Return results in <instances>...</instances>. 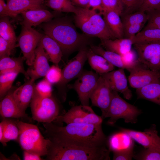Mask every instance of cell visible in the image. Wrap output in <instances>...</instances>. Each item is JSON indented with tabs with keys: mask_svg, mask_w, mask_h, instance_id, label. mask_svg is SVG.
<instances>
[{
	"mask_svg": "<svg viewBox=\"0 0 160 160\" xmlns=\"http://www.w3.org/2000/svg\"><path fill=\"white\" fill-rule=\"evenodd\" d=\"M102 124L71 123L62 126L53 122L43 123L44 133L51 141L61 145L88 148L108 147V137Z\"/></svg>",
	"mask_w": 160,
	"mask_h": 160,
	"instance_id": "cell-1",
	"label": "cell"
},
{
	"mask_svg": "<svg viewBox=\"0 0 160 160\" xmlns=\"http://www.w3.org/2000/svg\"><path fill=\"white\" fill-rule=\"evenodd\" d=\"M44 33L55 40L63 53H69L82 46L84 38L68 20L64 18L51 20L40 24Z\"/></svg>",
	"mask_w": 160,
	"mask_h": 160,
	"instance_id": "cell-2",
	"label": "cell"
},
{
	"mask_svg": "<svg viewBox=\"0 0 160 160\" xmlns=\"http://www.w3.org/2000/svg\"><path fill=\"white\" fill-rule=\"evenodd\" d=\"M108 147L95 148L65 145L50 140L46 159L49 160H109Z\"/></svg>",
	"mask_w": 160,
	"mask_h": 160,
	"instance_id": "cell-3",
	"label": "cell"
},
{
	"mask_svg": "<svg viewBox=\"0 0 160 160\" xmlns=\"http://www.w3.org/2000/svg\"><path fill=\"white\" fill-rule=\"evenodd\" d=\"M74 14L76 26L86 35L97 37L101 41L116 39L103 18L97 12L78 7Z\"/></svg>",
	"mask_w": 160,
	"mask_h": 160,
	"instance_id": "cell-4",
	"label": "cell"
},
{
	"mask_svg": "<svg viewBox=\"0 0 160 160\" xmlns=\"http://www.w3.org/2000/svg\"><path fill=\"white\" fill-rule=\"evenodd\" d=\"M19 129L18 141L24 150L41 156H46L50 140L45 139L36 125L15 121Z\"/></svg>",
	"mask_w": 160,
	"mask_h": 160,
	"instance_id": "cell-5",
	"label": "cell"
},
{
	"mask_svg": "<svg viewBox=\"0 0 160 160\" xmlns=\"http://www.w3.org/2000/svg\"><path fill=\"white\" fill-rule=\"evenodd\" d=\"M30 106L32 119L39 122H53L60 115V106L56 100L52 96L47 97L40 96L35 89Z\"/></svg>",
	"mask_w": 160,
	"mask_h": 160,
	"instance_id": "cell-6",
	"label": "cell"
},
{
	"mask_svg": "<svg viewBox=\"0 0 160 160\" xmlns=\"http://www.w3.org/2000/svg\"><path fill=\"white\" fill-rule=\"evenodd\" d=\"M141 113L137 107L122 99L118 92L112 90L111 100L106 116V118H110L108 124L113 125L120 119H124L126 123H135Z\"/></svg>",
	"mask_w": 160,
	"mask_h": 160,
	"instance_id": "cell-7",
	"label": "cell"
},
{
	"mask_svg": "<svg viewBox=\"0 0 160 160\" xmlns=\"http://www.w3.org/2000/svg\"><path fill=\"white\" fill-rule=\"evenodd\" d=\"M88 49L85 47L81 49L77 54L71 60L62 71L60 81L57 83L62 100L65 101L66 97L65 88L68 83L77 77L83 71L84 63L87 59Z\"/></svg>",
	"mask_w": 160,
	"mask_h": 160,
	"instance_id": "cell-8",
	"label": "cell"
},
{
	"mask_svg": "<svg viewBox=\"0 0 160 160\" xmlns=\"http://www.w3.org/2000/svg\"><path fill=\"white\" fill-rule=\"evenodd\" d=\"M103 120L89 105L81 104L72 107L65 113L58 116L54 122L100 124Z\"/></svg>",
	"mask_w": 160,
	"mask_h": 160,
	"instance_id": "cell-9",
	"label": "cell"
},
{
	"mask_svg": "<svg viewBox=\"0 0 160 160\" xmlns=\"http://www.w3.org/2000/svg\"><path fill=\"white\" fill-rule=\"evenodd\" d=\"M133 45L141 64L152 71H160V41Z\"/></svg>",
	"mask_w": 160,
	"mask_h": 160,
	"instance_id": "cell-10",
	"label": "cell"
},
{
	"mask_svg": "<svg viewBox=\"0 0 160 160\" xmlns=\"http://www.w3.org/2000/svg\"><path fill=\"white\" fill-rule=\"evenodd\" d=\"M100 75L91 71H82L75 82L68 86L77 92L81 104L89 105V100L95 88Z\"/></svg>",
	"mask_w": 160,
	"mask_h": 160,
	"instance_id": "cell-11",
	"label": "cell"
},
{
	"mask_svg": "<svg viewBox=\"0 0 160 160\" xmlns=\"http://www.w3.org/2000/svg\"><path fill=\"white\" fill-rule=\"evenodd\" d=\"M43 34L32 28L22 26L20 33L17 39L18 45L27 65L31 66L35 58V51Z\"/></svg>",
	"mask_w": 160,
	"mask_h": 160,
	"instance_id": "cell-12",
	"label": "cell"
},
{
	"mask_svg": "<svg viewBox=\"0 0 160 160\" xmlns=\"http://www.w3.org/2000/svg\"><path fill=\"white\" fill-rule=\"evenodd\" d=\"M128 71L130 72L128 77L129 84L136 89L153 83H160V71L151 70L140 62Z\"/></svg>",
	"mask_w": 160,
	"mask_h": 160,
	"instance_id": "cell-13",
	"label": "cell"
},
{
	"mask_svg": "<svg viewBox=\"0 0 160 160\" xmlns=\"http://www.w3.org/2000/svg\"><path fill=\"white\" fill-rule=\"evenodd\" d=\"M112 90L106 80L100 75L97 84L90 97L92 105L101 110V117L106 118L111 98Z\"/></svg>",
	"mask_w": 160,
	"mask_h": 160,
	"instance_id": "cell-14",
	"label": "cell"
},
{
	"mask_svg": "<svg viewBox=\"0 0 160 160\" xmlns=\"http://www.w3.org/2000/svg\"><path fill=\"white\" fill-rule=\"evenodd\" d=\"M120 130L145 148H153L160 151V137L155 126L146 129L143 132L124 128H121Z\"/></svg>",
	"mask_w": 160,
	"mask_h": 160,
	"instance_id": "cell-15",
	"label": "cell"
},
{
	"mask_svg": "<svg viewBox=\"0 0 160 160\" xmlns=\"http://www.w3.org/2000/svg\"><path fill=\"white\" fill-rule=\"evenodd\" d=\"M99 74L106 80L111 90L121 93L127 99L129 100L131 98L132 94L128 87L124 69L119 68L116 70Z\"/></svg>",
	"mask_w": 160,
	"mask_h": 160,
	"instance_id": "cell-16",
	"label": "cell"
},
{
	"mask_svg": "<svg viewBox=\"0 0 160 160\" xmlns=\"http://www.w3.org/2000/svg\"><path fill=\"white\" fill-rule=\"evenodd\" d=\"M35 54L33 65L26 71L29 78L35 81L45 76L50 67L48 62V56L39 43L36 49Z\"/></svg>",
	"mask_w": 160,
	"mask_h": 160,
	"instance_id": "cell-17",
	"label": "cell"
},
{
	"mask_svg": "<svg viewBox=\"0 0 160 160\" xmlns=\"http://www.w3.org/2000/svg\"><path fill=\"white\" fill-rule=\"evenodd\" d=\"M35 80L30 78L13 92V95L20 111L25 113V111L31 102L36 85Z\"/></svg>",
	"mask_w": 160,
	"mask_h": 160,
	"instance_id": "cell-18",
	"label": "cell"
},
{
	"mask_svg": "<svg viewBox=\"0 0 160 160\" xmlns=\"http://www.w3.org/2000/svg\"><path fill=\"white\" fill-rule=\"evenodd\" d=\"M23 20L21 23L26 28H32L47 22L54 17L49 11L44 9L30 10L21 13Z\"/></svg>",
	"mask_w": 160,
	"mask_h": 160,
	"instance_id": "cell-19",
	"label": "cell"
},
{
	"mask_svg": "<svg viewBox=\"0 0 160 160\" xmlns=\"http://www.w3.org/2000/svg\"><path fill=\"white\" fill-rule=\"evenodd\" d=\"M13 92H9L0 103V115L4 118H20L29 119L27 115L19 108L14 98Z\"/></svg>",
	"mask_w": 160,
	"mask_h": 160,
	"instance_id": "cell-20",
	"label": "cell"
},
{
	"mask_svg": "<svg viewBox=\"0 0 160 160\" xmlns=\"http://www.w3.org/2000/svg\"><path fill=\"white\" fill-rule=\"evenodd\" d=\"M133 140L128 134L121 131L108 137V146L111 152L129 150L133 148Z\"/></svg>",
	"mask_w": 160,
	"mask_h": 160,
	"instance_id": "cell-21",
	"label": "cell"
},
{
	"mask_svg": "<svg viewBox=\"0 0 160 160\" xmlns=\"http://www.w3.org/2000/svg\"><path fill=\"white\" fill-rule=\"evenodd\" d=\"M43 0H7V5L10 11L15 16L27 11L44 9Z\"/></svg>",
	"mask_w": 160,
	"mask_h": 160,
	"instance_id": "cell-22",
	"label": "cell"
},
{
	"mask_svg": "<svg viewBox=\"0 0 160 160\" xmlns=\"http://www.w3.org/2000/svg\"><path fill=\"white\" fill-rule=\"evenodd\" d=\"M39 43L46 51L50 60L55 65L58 66L63 54L62 49L58 44L45 34H43Z\"/></svg>",
	"mask_w": 160,
	"mask_h": 160,
	"instance_id": "cell-23",
	"label": "cell"
},
{
	"mask_svg": "<svg viewBox=\"0 0 160 160\" xmlns=\"http://www.w3.org/2000/svg\"><path fill=\"white\" fill-rule=\"evenodd\" d=\"M25 60L23 56L17 58L6 57L0 58V74L15 71L22 73L28 79H29L24 67L23 62Z\"/></svg>",
	"mask_w": 160,
	"mask_h": 160,
	"instance_id": "cell-24",
	"label": "cell"
},
{
	"mask_svg": "<svg viewBox=\"0 0 160 160\" xmlns=\"http://www.w3.org/2000/svg\"><path fill=\"white\" fill-rule=\"evenodd\" d=\"M101 44L106 50L122 55L132 49L133 44L131 39L122 38L102 41Z\"/></svg>",
	"mask_w": 160,
	"mask_h": 160,
	"instance_id": "cell-25",
	"label": "cell"
},
{
	"mask_svg": "<svg viewBox=\"0 0 160 160\" xmlns=\"http://www.w3.org/2000/svg\"><path fill=\"white\" fill-rule=\"evenodd\" d=\"M87 58L91 68L99 74L106 73L114 69V66L102 56L95 53L91 48L87 50Z\"/></svg>",
	"mask_w": 160,
	"mask_h": 160,
	"instance_id": "cell-26",
	"label": "cell"
},
{
	"mask_svg": "<svg viewBox=\"0 0 160 160\" xmlns=\"http://www.w3.org/2000/svg\"><path fill=\"white\" fill-rule=\"evenodd\" d=\"M103 15L107 26L115 38H124V28L120 15L112 10L105 11Z\"/></svg>",
	"mask_w": 160,
	"mask_h": 160,
	"instance_id": "cell-27",
	"label": "cell"
},
{
	"mask_svg": "<svg viewBox=\"0 0 160 160\" xmlns=\"http://www.w3.org/2000/svg\"><path fill=\"white\" fill-rule=\"evenodd\" d=\"M138 98L143 99L160 105V83L155 82L137 89Z\"/></svg>",
	"mask_w": 160,
	"mask_h": 160,
	"instance_id": "cell-28",
	"label": "cell"
},
{
	"mask_svg": "<svg viewBox=\"0 0 160 160\" xmlns=\"http://www.w3.org/2000/svg\"><path fill=\"white\" fill-rule=\"evenodd\" d=\"M90 48L95 53L102 56L114 66L126 69L123 62L121 56L120 55L105 50L100 46L91 45Z\"/></svg>",
	"mask_w": 160,
	"mask_h": 160,
	"instance_id": "cell-29",
	"label": "cell"
},
{
	"mask_svg": "<svg viewBox=\"0 0 160 160\" xmlns=\"http://www.w3.org/2000/svg\"><path fill=\"white\" fill-rule=\"evenodd\" d=\"M131 39L133 44L160 41V29H143Z\"/></svg>",
	"mask_w": 160,
	"mask_h": 160,
	"instance_id": "cell-30",
	"label": "cell"
},
{
	"mask_svg": "<svg viewBox=\"0 0 160 160\" xmlns=\"http://www.w3.org/2000/svg\"><path fill=\"white\" fill-rule=\"evenodd\" d=\"M4 125L3 145L5 146L7 143L11 140L18 141L19 129L15 121L4 118Z\"/></svg>",
	"mask_w": 160,
	"mask_h": 160,
	"instance_id": "cell-31",
	"label": "cell"
},
{
	"mask_svg": "<svg viewBox=\"0 0 160 160\" xmlns=\"http://www.w3.org/2000/svg\"><path fill=\"white\" fill-rule=\"evenodd\" d=\"M9 17H0V36L8 41L16 43L17 39Z\"/></svg>",
	"mask_w": 160,
	"mask_h": 160,
	"instance_id": "cell-32",
	"label": "cell"
},
{
	"mask_svg": "<svg viewBox=\"0 0 160 160\" xmlns=\"http://www.w3.org/2000/svg\"><path fill=\"white\" fill-rule=\"evenodd\" d=\"M46 5L55 11L74 14L76 7L70 0H46Z\"/></svg>",
	"mask_w": 160,
	"mask_h": 160,
	"instance_id": "cell-33",
	"label": "cell"
},
{
	"mask_svg": "<svg viewBox=\"0 0 160 160\" xmlns=\"http://www.w3.org/2000/svg\"><path fill=\"white\" fill-rule=\"evenodd\" d=\"M19 73L12 71L0 74V98L1 100L10 89Z\"/></svg>",
	"mask_w": 160,
	"mask_h": 160,
	"instance_id": "cell-34",
	"label": "cell"
},
{
	"mask_svg": "<svg viewBox=\"0 0 160 160\" xmlns=\"http://www.w3.org/2000/svg\"><path fill=\"white\" fill-rule=\"evenodd\" d=\"M148 18L147 13L140 11H137L134 12L126 15L122 21L124 28L129 25L145 24Z\"/></svg>",
	"mask_w": 160,
	"mask_h": 160,
	"instance_id": "cell-35",
	"label": "cell"
},
{
	"mask_svg": "<svg viewBox=\"0 0 160 160\" xmlns=\"http://www.w3.org/2000/svg\"><path fill=\"white\" fill-rule=\"evenodd\" d=\"M133 158L140 160H160V151L153 148H146Z\"/></svg>",
	"mask_w": 160,
	"mask_h": 160,
	"instance_id": "cell-36",
	"label": "cell"
},
{
	"mask_svg": "<svg viewBox=\"0 0 160 160\" xmlns=\"http://www.w3.org/2000/svg\"><path fill=\"white\" fill-rule=\"evenodd\" d=\"M102 2L104 12L112 10L120 16L123 13L124 6L121 0H102Z\"/></svg>",
	"mask_w": 160,
	"mask_h": 160,
	"instance_id": "cell-37",
	"label": "cell"
},
{
	"mask_svg": "<svg viewBox=\"0 0 160 160\" xmlns=\"http://www.w3.org/2000/svg\"><path fill=\"white\" fill-rule=\"evenodd\" d=\"M148 18L147 24L143 29H160V9L147 12Z\"/></svg>",
	"mask_w": 160,
	"mask_h": 160,
	"instance_id": "cell-38",
	"label": "cell"
},
{
	"mask_svg": "<svg viewBox=\"0 0 160 160\" xmlns=\"http://www.w3.org/2000/svg\"><path fill=\"white\" fill-rule=\"evenodd\" d=\"M121 56L123 62L128 71L140 62L137 52L132 49Z\"/></svg>",
	"mask_w": 160,
	"mask_h": 160,
	"instance_id": "cell-39",
	"label": "cell"
},
{
	"mask_svg": "<svg viewBox=\"0 0 160 160\" xmlns=\"http://www.w3.org/2000/svg\"><path fill=\"white\" fill-rule=\"evenodd\" d=\"M51 83L46 79L40 81L36 85L35 90L40 96L47 97L52 96Z\"/></svg>",
	"mask_w": 160,
	"mask_h": 160,
	"instance_id": "cell-40",
	"label": "cell"
},
{
	"mask_svg": "<svg viewBox=\"0 0 160 160\" xmlns=\"http://www.w3.org/2000/svg\"><path fill=\"white\" fill-rule=\"evenodd\" d=\"M16 46V43L8 41L0 36V58L9 57Z\"/></svg>",
	"mask_w": 160,
	"mask_h": 160,
	"instance_id": "cell-41",
	"label": "cell"
},
{
	"mask_svg": "<svg viewBox=\"0 0 160 160\" xmlns=\"http://www.w3.org/2000/svg\"><path fill=\"white\" fill-rule=\"evenodd\" d=\"M62 72L58 66L53 65L50 67L45 78L51 84L57 83L60 80Z\"/></svg>",
	"mask_w": 160,
	"mask_h": 160,
	"instance_id": "cell-42",
	"label": "cell"
},
{
	"mask_svg": "<svg viewBox=\"0 0 160 160\" xmlns=\"http://www.w3.org/2000/svg\"><path fill=\"white\" fill-rule=\"evenodd\" d=\"M160 9V0H142L137 11L148 12Z\"/></svg>",
	"mask_w": 160,
	"mask_h": 160,
	"instance_id": "cell-43",
	"label": "cell"
},
{
	"mask_svg": "<svg viewBox=\"0 0 160 160\" xmlns=\"http://www.w3.org/2000/svg\"><path fill=\"white\" fill-rule=\"evenodd\" d=\"M145 24H137L128 25L124 28L125 38L131 39L141 31Z\"/></svg>",
	"mask_w": 160,
	"mask_h": 160,
	"instance_id": "cell-44",
	"label": "cell"
},
{
	"mask_svg": "<svg viewBox=\"0 0 160 160\" xmlns=\"http://www.w3.org/2000/svg\"><path fill=\"white\" fill-rule=\"evenodd\" d=\"M113 152V159L114 160H132L134 155L133 148Z\"/></svg>",
	"mask_w": 160,
	"mask_h": 160,
	"instance_id": "cell-45",
	"label": "cell"
},
{
	"mask_svg": "<svg viewBox=\"0 0 160 160\" xmlns=\"http://www.w3.org/2000/svg\"><path fill=\"white\" fill-rule=\"evenodd\" d=\"M121 1L123 6H124L126 8V15H127L132 13L135 10H137L142 0H121Z\"/></svg>",
	"mask_w": 160,
	"mask_h": 160,
	"instance_id": "cell-46",
	"label": "cell"
},
{
	"mask_svg": "<svg viewBox=\"0 0 160 160\" xmlns=\"http://www.w3.org/2000/svg\"><path fill=\"white\" fill-rule=\"evenodd\" d=\"M95 11H98L101 15L103 14L104 9L102 5V0H89L86 8Z\"/></svg>",
	"mask_w": 160,
	"mask_h": 160,
	"instance_id": "cell-47",
	"label": "cell"
},
{
	"mask_svg": "<svg viewBox=\"0 0 160 160\" xmlns=\"http://www.w3.org/2000/svg\"><path fill=\"white\" fill-rule=\"evenodd\" d=\"M0 17L5 16L15 17L10 11L4 0H0Z\"/></svg>",
	"mask_w": 160,
	"mask_h": 160,
	"instance_id": "cell-48",
	"label": "cell"
},
{
	"mask_svg": "<svg viewBox=\"0 0 160 160\" xmlns=\"http://www.w3.org/2000/svg\"><path fill=\"white\" fill-rule=\"evenodd\" d=\"M41 156L32 153L24 151L23 153V159L24 160H41Z\"/></svg>",
	"mask_w": 160,
	"mask_h": 160,
	"instance_id": "cell-49",
	"label": "cell"
},
{
	"mask_svg": "<svg viewBox=\"0 0 160 160\" xmlns=\"http://www.w3.org/2000/svg\"><path fill=\"white\" fill-rule=\"evenodd\" d=\"M72 4L75 6H78L86 8L89 2V0H70Z\"/></svg>",
	"mask_w": 160,
	"mask_h": 160,
	"instance_id": "cell-50",
	"label": "cell"
},
{
	"mask_svg": "<svg viewBox=\"0 0 160 160\" xmlns=\"http://www.w3.org/2000/svg\"><path fill=\"white\" fill-rule=\"evenodd\" d=\"M4 125V121L3 119L0 123V142L1 143L3 140Z\"/></svg>",
	"mask_w": 160,
	"mask_h": 160,
	"instance_id": "cell-51",
	"label": "cell"
},
{
	"mask_svg": "<svg viewBox=\"0 0 160 160\" xmlns=\"http://www.w3.org/2000/svg\"><path fill=\"white\" fill-rule=\"evenodd\" d=\"M43 0L45 1V0Z\"/></svg>",
	"mask_w": 160,
	"mask_h": 160,
	"instance_id": "cell-52",
	"label": "cell"
}]
</instances>
